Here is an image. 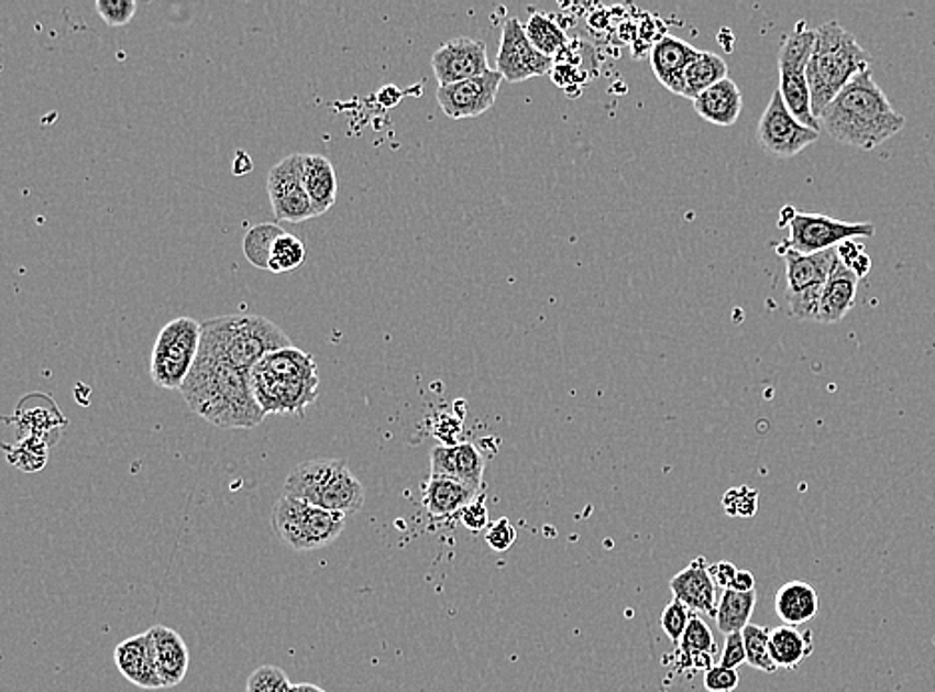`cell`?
<instances>
[{
	"label": "cell",
	"mask_w": 935,
	"mask_h": 692,
	"mask_svg": "<svg viewBox=\"0 0 935 692\" xmlns=\"http://www.w3.org/2000/svg\"><path fill=\"white\" fill-rule=\"evenodd\" d=\"M345 465L348 463L343 459H311L306 463H299L298 468L287 475L282 495L319 507L331 483Z\"/></svg>",
	"instance_id": "cell-17"
},
{
	"label": "cell",
	"mask_w": 935,
	"mask_h": 692,
	"mask_svg": "<svg viewBox=\"0 0 935 692\" xmlns=\"http://www.w3.org/2000/svg\"><path fill=\"white\" fill-rule=\"evenodd\" d=\"M200 343L245 373L270 353L292 345L286 331L262 316H222L204 321Z\"/></svg>",
	"instance_id": "cell-5"
},
{
	"label": "cell",
	"mask_w": 935,
	"mask_h": 692,
	"mask_svg": "<svg viewBox=\"0 0 935 692\" xmlns=\"http://www.w3.org/2000/svg\"><path fill=\"white\" fill-rule=\"evenodd\" d=\"M816 43V31H810L804 22H800L792 33L788 34L778 54V70L780 86L778 92L792 117L804 127L820 132L818 118L812 110V95L809 86V63L812 48Z\"/></svg>",
	"instance_id": "cell-8"
},
{
	"label": "cell",
	"mask_w": 935,
	"mask_h": 692,
	"mask_svg": "<svg viewBox=\"0 0 935 692\" xmlns=\"http://www.w3.org/2000/svg\"><path fill=\"white\" fill-rule=\"evenodd\" d=\"M525 33L529 36L532 46L549 58H554L569 44L563 29L554 22L551 14H544V12H532L525 24Z\"/></svg>",
	"instance_id": "cell-31"
},
{
	"label": "cell",
	"mask_w": 935,
	"mask_h": 692,
	"mask_svg": "<svg viewBox=\"0 0 935 692\" xmlns=\"http://www.w3.org/2000/svg\"><path fill=\"white\" fill-rule=\"evenodd\" d=\"M872 58L856 36L836 21L816 29V43L809 63V86L814 117L850 85L856 76L870 70Z\"/></svg>",
	"instance_id": "cell-4"
},
{
	"label": "cell",
	"mask_w": 935,
	"mask_h": 692,
	"mask_svg": "<svg viewBox=\"0 0 935 692\" xmlns=\"http://www.w3.org/2000/svg\"><path fill=\"white\" fill-rule=\"evenodd\" d=\"M459 519L463 521L469 531L479 532L483 529H490V512H487V505H485V497L479 495L477 499L471 501L459 515Z\"/></svg>",
	"instance_id": "cell-43"
},
{
	"label": "cell",
	"mask_w": 935,
	"mask_h": 692,
	"mask_svg": "<svg viewBox=\"0 0 935 692\" xmlns=\"http://www.w3.org/2000/svg\"><path fill=\"white\" fill-rule=\"evenodd\" d=\"M431 66L439 86L455 85L490 73L487 46L475 39L459 36L441 44L431 56Z\"/></svg>",
	"instance_id": "cell-15"
},
{
	"label": "cell",
	"mask_w": 935,
	"mask_h": 692,
	"mask_svg": "<svg viewBox=\"0 0 935 692\" xmlns=\"http://www.w3.org/2000/svg\"><path fill=\"white\" fill-rule=\"evenodd\" d=\"M180 394L196 416L222 429H254L266 417L255 399L250 373L202 343Z\"/></svg>",
	"instance_id": "cell-1"
},
{
	"label": "cell",
	"mask_w": 935,
	"mask_h": 692,
	"mask_svg": "<svg viewBox=\"0 0 935 692\" xmlns=\"http://www.w3.org/2000/svg\"><path fill=\"white\" fill-rule=\"evenodd\" d=\"M714 652H716V642H714L713 630L701 617H692L689 628L684 630L679 642L681 667L702 669L706 672L714 667Z\"/></svg>",
	"instance_id": "cell-28"
},
{
	"label": "cell",
	"mask_w": 935,
	"mask_h": 692,
	"mask_svg": "<svg viewBox=\"0 0 935 692\" xmlns=\"http://www.w3.org/2000/svg\"><path fill=\"white\" fill-rule=\"evenodd\" d=\"M139 4L134 0H96V12L108 26H127L134 19Z\"/></svg>",
	"instance_id": "cell-40"
},
{
	"label": "cell",
	"mask_w": 935,
	"mask_h": 692,
	"mask_svg": "<svg viewBox=\"0 0 935 692\" xmlns=\"http://www.w3.org/2000/svg\"><path fill=\"white\" fill-rule=\"evenodd\" d=\"M150 650L154 667L164 689L178 686L190 669V649L180 633L166 625H156L148 630Z\"/></svg>",
	"instance_id": "cell-16"
},
{
	"label": "cell",
	"mask_w": 935,
	"mask_h": 692,
	"mask_svg": "<svg viewBox=\"0 0 935 692\" xmlns=\"http://www.w3.org/2000/svg\"><path fill=\"white\" fill-rule=\"evenodd\" d=\"M485 458L473 443L437 446L431 449V475H446L481 491Z\"/></svg>",
	"instance_id": "cell-19"
},
{
	"label": "cell",
	"mask_w": 935,
	"mask_h": 692,
	"mask_svg": "<svg viewBox=\"0 0 935 692\" xmlns=\"http://www.w3.org/2000/svg\"><path fill=\"white\" fill-rule=\"evenodd\" d=\"M778 254L787 264V301L790 314L802 321L818 320L820 299L832 270L840 262L838 248L818 254H800L780 244Z\"/></svg>",
	"instance_id": "cell-7"
},
{
	"label": "cell",
	"mask_w": 935,
	"mask_h": 692,
	"mask_svg": "<svg viewBox=\"0 0 935 692\" xmlns=\"http://www.w3.org/2000/svg\"><path fill=\"white\" fill-rule=\"evenodd\" d=\"M292 684L286 672L279 667H260L248 679L245 692H292Z\"/></svg>",
	"instance_id": "cell-36"
},
{
	"label": "cell",
	"mask_w": 935,
	"mask_h": 692,
	"mask_svg": "<svg viewBox=\"0 0 935 692\" xmlns=\"http://www.w3.org/2000/svg\"><path fill=\"white\" fill-rule=\"evenodd\" d=\"M306 254H308L306 244L299 240L298 235L284 232V234L277 238L276 245L272 250L267 272H272V274L294 272L296 267L301 266L306 262V257H308Z\"/></svg>",
	"instance_id": "cell-33"
},
{
	"label": "cell",
	"mask_w": 935,
	"mask_h": 692,
	"mask_svg": "<svg viewBox=\"0 0 935 692\" xmlns=\"http://www.w3.org/2000/svg\"><path fill=\"white\" fill-rule=\"evenodd\" d=\"M768 649L777 669H796L800 662L814 652V633L810 628L800 630L790 625H780L770 630Z\"/></svg>",
	"instance_id": "cell-26"
},
{
	"label": "cell",
	"mask_w": 935,
	"mask_h": 692,
	"mask_svg": "<svg viewBox=\"0 0 935 692\" xmlns=\"http://www.w3.org/2000/svg\"><path fill=\"white\" fill-rule=\"evenodd\" d=\"M745 662L746 647L745 639H743V633L726 635L723 655H721V662H718V664H723L726 669H736V671H738V667H740V664H745Z\"/></svg>",
	"instance_id": "cell-44"
},
{
	"label": "cell",
	"mask_w": 935,
	"mask_h": 692,
	"mask_svg": "<svg viewBox=\"0 0 935 692\" xmlns=\"http://www.w3.org/2000/svg\"><path fill=\"white\" fill-rule=\"evenodd\" d=\"M780 226L790 228V238L782 244L800 254H818L838 248L846 240L876 235L872 222H842L824 213L796 212L792 206L782 210Z\"/></svg>",
	"instance_id": "cell-10"
},
{
	"label": "cell",
	"mask_w": 935,
	"mask_h": 692,
	"mask_svg": "<svg viewBox=\"0 0 935 692\" xmlns=\"http://www.w3.org/2000/svg\"><path fill=\"white\" fill-rule=\"evenodd\" d=\"M755 593H736L733 589H724L716 607V623L724 635L743 633L750 625V617L756 607Z\"/></svg>",
	"instance_id": "cell-30"
},
{
	"label": "cell",
	"mask_w": 935,
	"mask_h": 692,
	"mask_svg": "<svg viewBox=\"0 0 935 692\" xmlns=\"http://www.w3.org/2000/svg\"><path fill=\"white\" fill-rule=\"evenodd\" d=\"M858 277L842 262L832 270L820 299L818 323H840L856 304Z\"/></svg>",
	"instance_id": "cell-24"
},
{
	"label": "cell",
	"mask_w": 935,
	"mask_h": 692,
	"mask_svg": "<svg viewBox=\"0 0 935 692\" xmlns=\"http://www.w3.org/2000/svg\"><path fill=\"white\" fill-rule=\"evenodd\" d=\"M306 154H289L267 174V196L277 222L301 224L316 218L306 193Z\"/></svg>",
	"instance_id": "cell-11"
},
{
	"label": "cell",
	"mask_w": 935,
	"mask_h": 692,
	"mask_svg": "<svg viewBox=\"0 0 935 692\" xmlns=\"http://www.w3.org/2000/svg\"><path fill=\"white\" fill-rule=\"evenodd\" d=\"M723 509L730 517H755L758 513V491L750 487H734L723 495Z\"/></svg>",
	"instance_id": "cell-37"
},
{
	"label": "cell",
	"mask_w": 935,
	"mask_h": 692,
	"mask_svg": "<svg viewBox=\"0 0 935 692\" xmlns=\"http://www.w3.org/2000/svg\"><path fill=\"white\" fill-rule=\"evenodd\" d=\"M691 608L686 607V605H682L681 601H670L669 605L664 607L662 611V615H660V628L664 630V635L669 637L674 645H679L682 639V635H684V630L689 628V623H691Z\"/></svg>",
	"instance_id": "cell-38"
},
{
	"label": "cell",
	"mask_w": 935,
	"mask_h": 692,
	"mask_svg": "<svg viewBox=\"0 0 935 692\" xmlns=\"http://www.w3.org/2000/svg\"><path fill=\"white\" fill-rule=\"evenodd\" d=\"M255 399L266 416H304L318 399V363L289 345L266 355L250 372Z\"/></svg>",
	"instance_id": "cell-3"
},
{
	"label": "cell",
	"mask_w": 935,
	"mask_h": 692,
	"mask_svg": "<svg viewBox=\"0 0 935 692\" xmlns=\"http://www.w3.org/2000/svg\"><path fill=\"white\" fill-rule=\"evenodd\" d=\"M306 193H308L316 216L328 212L338 200V176L336 168L326 156L306 154Z\"/></svg>",
	"instance_id": "cell-27"
},
{
	"label": "cell",
	"mask_w": 935,
	"mask_h": 692,
	"mask_svg": "<svg viewBox=\"0 0 935 692\" xmlns=\"http://www.w3.org/2000/svg\"><path fill=\"white\" fill-rule=\"evenodd\" d=\"M774 608L784 625L802 627L818 615V591L804 581H790L778 589Z\"/></svg>",
	"instance_id": "cell-25"
},
{
	"label": "cell",
	"mask_w": 935,
	"mask_h": 692,
	"mask_svg": "<svg viewBox=\"0 0 935 692\" xmlns=\"http://www.w3.org/2000/svg\"><path fill=\"white\" fill-rule=\"evenodd\" d=\"M733 591L736 593H755L756 591V579L750 571H738L736 576H734L733 585H730Z\"/></svg>",
	"instance_id": "cell-46"
},
{
	"label": "cell",
	"mask_w": 935,
	"mask_h": 692,
	"mask_svg": "<svg viewBox=\"0 0 935 692\" xmlns=\"http://www.w3.org/2000/svg\"><path fill=\"white\" fill-rule=\"evenodd\" d=\"M345 527V515L282 495L272 513V529L294 551H314L333 543Z\"/></svg>",
	"instance_id": "cell-6"
},
{
	"label": "cell",
	"mask_w": 935,
	"mask_h": 692,
	"mask_svg": "<svg viewBox=\"0 0 935 692\" xmlns=\"http://www.w3.org/2000/svg\"><path fill=\"white\" fill-rule=\"evenodd\" d=\"M820 127L840 144L878 149L905 127L900 114L873 80L872 68L861 73L820 114Z\"/></svg>",
	"instance_id": "cell-2"
},
{
	"label": "cell",
	"mask_w": 935,
	"mask_h": 692,
	"mask_svg": "<svg viewBox=\"0 0 935 692\" xmlns=\"http://www.w3.org/2000/svg\"><path fill=\"white\" fill-rule=\"evenodd\" d=\"M485 539L493 551L503 553V551H509L517 541V529L507 517H501L497 521L491 523L490 529L485 532Z\"/></svg>",
	"instance_id": "cell-42"
},
{
	"label": "cell",
	"mask_w": 935,
	"mask_h": 692,
	"mask_svg": "<svg viewBox=\"0 0 935 692\" xmlns=\"http://www.w3.org/2000/svg\"><path fill=\"white\" fill-rule=\"evenodd\" d=\"M112 657L117 662L118 671L127 681L136 684L140 689H146V691L164 689L156 667H154V659H152L148 633L122 640L114 649Z\"/></svg>",
	"instance_id": "cell-21"
},
{
	"label": "cell",
	"mask_w": 935,
	"mask_h": 692,
	"mask_svg": "<svg viewBox=\"0 0 935 692\" xmlns=\"http://www.w3.org/2000/svg\"><path fill=\"white\" fill-rule=\"evenodd\" d=\"M479 497V490L446 475H429L424 490V505L436 519H449L461 515L471 501Z\"/></svg>",
	"instance_id": "cell-22"
},
{
	"label": "cell",
	"mask_w": 935,
	"mask_h": 692,
	"mask_svg": "<svg viewBox=\"0 0 935 692\" xmlns=\"http://www.w3.org/2000/svg\"><path fill=\"white\" fill-rule=\"evenodd\" d=\"M743 639H745L746 662H748L750 667H755V669L762 672L778 671L777 664L772 662V657H770V649H768V642H770V628L750 623V625L743 630Z\"/></svg>",
	"instance_id": "cell-34"
},
{
	"label": "cell",
	"mask_w": 935,
	"mask_h": 692,
	"mask_svg": "<svg viewBox=\"0 0 935 692\" xmlns=\"http://www.w3.org/2000/svg\"><path fill=\"white\" fill-rule=\"evenodd\" d=\"M202 323L178 318L160 330L150 358V377L162 389H180L198 360Z\"/></svg>",
	"instance_id": "cell-9"
},
{
	"label": "cell",
	"mask_w": 935,
	"mask_h": 692,
	"mask_svg": "<svg viewBox=\"0 0 935 692\" xmlns=\"http://www.w3.org/2000/svg\"><path fill=\"white\" fill-rule=\"evenodd\" d=\"M838 257L842 264L850 270L854 276L861 279L872 272V257L868 256L866 248L858 240H846L838 245Z\"/></svg>",
	"instance_id": "cell-39"
},
{
	"label": "cell",
	"mask_w": 935,
	"mask_h": 692,
	"mask_svg": "<svg viewBox=\"0 0 935 692\" xmlns=\"http://www.w3.org/2000/svg\"><path fill=\"white\" fill-rule=\"evenodd\" d=\"M670 591L676 601L694 611V613H706L716 617L718 607V586L711 576L708 564L704 557H696L689 567H684L681 573L670 579Z\"/></svg>",
	"instance_id": "cell-18"
},
{
	"label": "cell",
	"mask_w": 935,
	"mask_h": 692,
	"mask_svg": "<svg viewBox=\"0 0 935 692\" xmlns=\"http://www.w3.org/2000/svg\"><path fill=\"white\" fill-rule=\"evenodd\" d=\"M292 692H323L318 686H314V684H296Z\"/></svg>",
	"instance_id": "cell-47"
},
{
	"label": "cell",
	"mask_w": 935,
	"mask_h": 692,
	"mask_svg": "<svg viewBox=\"0 0 935 692\" xmlns=\"http://www.w3.org/2000/svg\"><path fill=\"white\" fill-rule=\"evenodd\" d=\"M554 61L532 46L525 26L517 19H507L501 31L497 73L507 83H525L537 76L549 75Z\"/></svg>",
	"instance_id": "cell-13"
},
{
	"label": "cell",
	"mask_w": 935,
	"mask_h": 692,
	"mask_svg": "<svg viewBox=\"0 0 935 692\" xmlns=\"http://www.w3.org/2000/svg\"><path fill=\"white\" fill-rule=\"evenodd\" d=\"M501 83H503V76L497 70H490L487 75L469 78L463 83L439 86L437 102L443 110V114L453 120L477 118L495 105V100L499 97Z\"/></svg>",
	"instance_id": "cell-14"
},
{
	"label": "cell",
	"mask_w": 935,
	"mask_h": 692,
	"mask_svg": "<svg viewBox=\"0 0 935 692\" xmlns=\"http://www.w3.org/2000/svg\"><path fill=\"white\" fill-rule=\"evenodd\" d=\"M7 455L12 465L22 469V471H41L48 461V448L41 437L26 436L22 437L21 441L12 448H7Z\"/></svg>",
	"instance_id": "cell-35"
},
{
	"label": "cell",
	"mask_w": 935,
	"mask_h": 692,
	"mask_svg": "<svg viewBox=\"0 0 935 692\" xmlns=\"http://www.w3.org/2000/svg\"><path fill=\"white\" fill-rule=\"evenodd\" d=\"M818 139L820 132L804 127L792 117L782 95L777 90L758 122V142L765 152L777 158H794Z\"/></svg>",
	"instance_id": "cell-12"
},
{
	"label": "cell",
	"mask_w": 935,
	"mask_h": 692,
	"mask_svg": "<svg viewBox=\"0 0 935 692\" xmlns=\"http://www.w3.org/2000/svg\"><path fill=\"white\" fill-rule=\"evenodd\" d=\"M932 640H934V645H935V637H934V639H932Z\"/></svg>",
	"instance_id": "cell-48"
},
{
	"label": "cell",
	"mask_w": 935,
	"mask_h": 692,
	"mask_svg": "<svg viewBox=\"0 0 935 692\" xmlns=\"http://www.w3.org/2000/svg\"><path fill=\"white\" fill-rule=\"evenodd\" d=\"M696 54L698 48L684 43L682 39L667 34L650 51L652 73L659 78L660 85L669 88L670 92L684 97V75Z\"/></svg>",
	"instance_id": "cell-20"
},
{
	"label": "cell",
	"mask_w": 935,
	"mask_h": 692,
	"mask_svg": "<svg viewBox=\"0 0 935 692\" xmlns=\"http://www.w3.org/2000/svg\"><path fill=\"white\" fill-rule=\"evenodd\" d=\"M696 114L711 122L714 127L730 129L743 112V92L733 78H724L718 85L704 90L701 97L694 100Z\"/></svg>",
	"instance_id": "cell-23"
},
{
	"label": "cell",
	"mask_w": 935,
	"mask_h": 692,
	"mask_svg": "<svg viewBox=\"0 0 935 692\" xmlns=\"http://www.w3.org/2000/svg\"><path fill=\"white\" fill-rule=\"evenodd\" d=\"M724 78H728V65L724 63L723 56L698 51L684 75V98H691L694 102L704 90L718 85Z\"/></svg>",
	"instance_id": "cell-29"
},
{
	"label": "cell",
	"mask_w": 935,
	"mask_h": 692,
	"mask_svg": "<svg viewBox=\"0 0 935 692\" xmlns=\"http://www.w3.org/2000/svg\"><path fill=\"white\" fill-rule=\"evenodd\" d=\"M708 571H711V576H713L716 586L723 589V591L724 589H730L734 576L738 573V569L730 561H718V563L711 564Z\"/></svg>",
	"instance_id": "cell-45"
},
{
	"label": "cell",
	"mask_w": 935,
	"mask_h": 692,
	"mask_svg": "<svg viewBox=\"0 0 935 692\" xmlns=\"http://www.w3.org/2000/svg\"><path fill=\"white\" fill-rule=\"evenodd\" d=\"M286 230H282L279 226L266 222V224H257L248 230L244 235V256L252 266L260 270L270 267V256L272 250L276 245L277 238L284 234Z\"/></svg>",
	"instance_id": "cell-32"
},
{
	"label": "cell",
	"mask_w": 935,
	"mask_h": 692,
	"mask_svg": "<svg viewBox=\"0 0 935 692\" xmlns=\"http://www.w3.org/2000/svg\"><path fill=\"white\" fill-rule=\"evenodd\" d=\"M740 684V674L736 669H726L723 664H714L704 672V689L708 692H734Z\"/></svg>",
	"instance_id": "cell-41"
}]
</instances>
